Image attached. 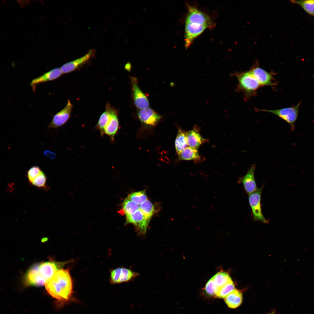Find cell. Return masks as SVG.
Listing matches in <instances>:
<instances>
[{"instance_id":"cell-1","label":"cell","mask_w":314,"mask_h":314,"mask_svg":"<svg viewBox=\"0 0 314 314\" xmlns=\"http://www.w3.org/2000/svg\"><path fill=\"white\" fill-rule=\"evenodd\" d=\"M45 288L53 298L61 301H67L73 293V283L69 270L57 271L46 283Z\"/></svg>"},{"instance_id":"cell-2","label":"cell","mask_w":314,"mask_h":314,"mask_svg":"<svg viewBox=\"0 0 314 314\" xmlns=\"http://www.w3.org/2000/svg\"><path fill=\"white\" fill-rule=\"evenodd\" d=\"M232 75L237 78L238 88L247 96L253 95L260 85L249 71L237 73Z\"/></svg>"},{"instance_id":"cell-3","label":"cell","mask_w":314,"mask_h":314,"mask_svg":"<svg viewBox=\"0 0 314 314\" xmlns=\"http://www.w3.org/2000/svg\"><path fill=\"white\" fill-rule=\"evenodd\" d=\"M301 103L300 101L296 105L292 107L274 110H259V111L269 112L279 117L288 123L291 130L293 131L295 128V124L297 118Z\"/></svg>"},{"instance_id":"cell-4","label":"cell","mask_w":314,"mask_h":314,"mask_svg":"<svg viewBox=\"0 0 314 314\" xmlns=\"http://www.w3.org/2000/svg\"><path fill=\"white\" fill-rule=\"evenodd\" d=\"M263 188L262 186L249 194V201L254 221H259L264 223H267L268 221L263 215L261 206V197Z\"/></svg>"},{"instance_id":"cell-5","label":"cell","mask_w":314,"mask_h":314,"mask_svg":"<svg viewBox=\"0 0 314 314\" xmlns=\"http://www.w3.org/2000/svg\"><path fill=\"white\" fill-rule=\"evenodd\" d=\"M142 126L145 129L154 127L158 122L161 116L150 108L140 109L138 113Z\"/></svg>"},{"instance_id":"cell-6","label":"cell","mask_w":314,"mask_h":314,"mask_svg":"<svg viewBox=\"0 0 314 314\" xmlns=\"http://www.w3.org/2000/svg\"><path fill=\"white\" fill-rule=\"evenodd\" d=\"M73 107L70 100L68 99L65 107L54 115L48 128L57 129L63 125L70 117Z\"/></svg>"},{"instance_id":"cell-7","label":"cell","mask_w":314,"mask_h":314,"mask_svg":"<svg viewBox=\"0 0 314 314\" xmlns=\"http://www.w3.org/2000/svg\"><path fill=\"white\" fill-rule=\"evenodd\" d=\"M70 261L57 262L53 261L42 262L39 263V272L46 282L58 270L61 269L64 265Z\"/></svg>"},{"instance_id":"cell-8","label":"cell","mask_w":314,"mask_h":314,"mask_svg":"<svg viewBox=\"0 0 314 314\" xmlns=\"http://www.w3.org/2000/svg\"><path fill=\"white\" fill-rule=\"evenodd\" d=\"M185 22L196 23L206 25L209 27L212 26V22L206 14L196 8L188 6Z\"/></svg>"},{"instance_id":"cell-9","label":"cell","mask_w":314,"mask_h":314,"mask_svg":"<svg viewBox=\"0 0 314 314\" xmlns=\"http://www.w3.org/2000/svg\"><path fill=\"white\" fill-rule=\"evenodd\" d=\"M139 274L131 270L124 267L117 268L110 272V281L112 284H117L128 281Z\"/></svg>"},{"instance_id":"cell-10","label":"cell","mask_w":314,"mask_h":314,"mask_svg":"<svg viewBox=\"0 0 314 314\" xmlns=\"http://www.w3.org/2000/svg\"><path fill=\"white\" fill-rule=\"evenodd\" d=\"M209 27L206 25L185 23V44L186 48L190 45L193 40Z\"/></svg>"},{"instance_id":"cell-11","label":"cell","mask_w":314,"mask_h":314,"mask_svg":"<svg viewBox=\"0 0 314 314\" xmlns=\"http://www.w3.org/2000/svg\"><path fill=\"white\" fill-rule=\"evenodd\" d=\"M95 53V50L91 49L83 56L65 64L60 68L63 74L68 73L76 70L89 61Z\"/></svg>"},{"instance_id":"cell-12","label":"cell","mask_w":314,"mask_h":314,"mask_svg":"<svg viewBox=\"0 0 314 314\" xmlns=\"http://www.w3.org/2000/svg\"><path fill=\"white\" fill-rule=\"evenodd\" d=\"M133 98L136 107L142 109L148 107V99L138 87L137 79L134 77L131 78Z\"/></svg>"},{"instance_id":"cell-13","label":"cell","mask_w":314,"mask_h":314,"mask_svg":"<svg viewBox=\"0 0 314 314\" xmlns=\"http://www.w3.org/2000/svg\"><path fill=\"white\" fill-rule=\"evenodd\" d=\"M126 223L133 224L142 234H145L150 220L147 218L140 210L133 214L126 216Z\"/></svg>"},{"instance_id":"cell-14","label":"cell","mask_w":314,"mask_h":314,"mask_svg":"<svg viewBox=\"0 0 314 314\" xmlns=\"http://www.w3.org/2000/svg\"><path fill=\"white\" fill-rule=\"evenodd\" d=\"M110 115L104 129L105 134L110 138L112 142L118 130L119 122L117 111L110 105L109 107Z\"/></svg>"},{"instance_id":"cell-15","label":"cell","mask_w":314,"mask_h":314,"mask_svg":"<svg viewBox=\"0 0 314 314\" xmlns=\"http://www.w3.org/2000/svg\"><path fill=\"white\" fill-rule=\"evenodd\" d=\"M39 263L31 266L26 274L24 279L28 285L41 286L46 283L41 275L39 271Z\"/></svg>"},{"instance_id":"cell-16","label":"cell","mask_w":314,"mask_h":314,"mask_svg":"<svg viewBox=\"0 0 314 314\" xmlns=\"http://www.w3.org/2000/svg\"><path fill=\"white\" fill-rule=\"evenodd\" d=\"M255 165H253L243 176L239 178L238 182L243 185L245 191L249 195L256 191L258 188L255 182L254 172Z\"/></svg>"},{"instance_id":"cell-17","label":"cell","mask_w":314,"mask_h":314,"mask_svg":"<svg viewBox=\"0 0 314 314\" xmlns=\"http://www.w3.org/2000/svg\"><path fill=\"white\" fill-rule=\"evenodd\" d=\"M251 73L261 86H272L274 84L272 74L263 69L256 66L250 71Z\"/></svg>"},{"instance_id":"cell-18","label":"cell","mask_w":314,"mask_h":314,"mask_svg":"<svg viewBox=\"0 0 314 314\" xmlns=\"http://www.w3.org/2000/svg\"><path fill=\"white\" fill-rule=\"evenodd\" d=\"M63 74L60 68L53 69L33 79L30 83L33 91H35L38 84L54 80L59 77Z\"/></svg>"},{"instance_id":"cell-19","label":"cell","mask_w":314,"mask_h":314,"mask_svg":"<svg viewBox=\"0 0 314 314\" xmlns=\"http://www.w3.org/2000/svg\"><path fill=\"white\" fill-rule=\"evenodd\" d=\"M224 299L229 307L235 308L238 307L242 303V294L240 291L235 289Z\"/></svg>"},{"instance_id":"cell-20","label":"cell","mask_w":314,"mask_h":314,"mask_svg":"<svg viewBox=\"0 0 314 314\" xmlns=\"http://www.w3.org/2000/svg\"><path fill=\"white\" fill-rule=\"evenodd\" d=\"M186 138L188 146L197 149L205 140L199 133L193 130L186 132Z\"/></svg>"},{"instance_id":"cell-21","label":"cell","mask_w":314,"mask_h":314,"mask_svg":"<svg viewBox=\"0 0 314 314\" xmlns=\"http://www.w3.org/2000/svg\"><path fill=\"white\" fill-rule=\"evenodd\" d=\"M188 146L186 133L179 129L175 141V148L178 155H179Z\"/></svg>"},{"instance_id":"cell-22","label":"cell","mask_w":314,"mask_h":314,"mask_svg":"<svg viewBox=\"0 0 314 314\" xmlns=\"http://www.w3.org/2000/svg\"><path fill=\"white\" fill-rule=\"evenodd\" d=\"M110 104L107 103L105 106V110L100 116L95 129L99 131L100 135L103 137L105 134L104 129L108 119L109 115V107Z\"/></svg>"},{"instance_id":"cell-23","label":"cell","mask_w":314,"mask_h":314,"mask_svg":"<svg viewBox=\"0 0 314 314\" xmlns=\"http://www.w3.org/2000/svg\"><path fill=\"white\" fill-rule=\"evenodd\" d=\"M179 159L183 160H197L200 158L197 149L187 147L179 155Z\"/></svg>"},{"instance_id":"cell-24","label":"cell","mask_w":314,"mask_h":314,"mask_svg":"<svg viewBox=\"0 0 314 314\" xmlns=\"http://www.w3.org/2000/svg\"><path fill=\"white\" fill-rule=\"evenodd\" d=\"M212 278L217 288L216 293L219 288L232 281L228 274L224 272H218Z\"/></svg>"},{"instance_id":"cell-25","label":"cell","mask_w":314,"mask_h":314,"mask_svg":"<svg viewBox=\"0 0 314 314\" xmlns=\"http://www.w3.org/2000/svg\"><path fill=\"white\" fill-rule=\"evenodd\" d=\"M139 209L138 205L126 198L122 203L121 210L126 216L133 214Z\"/></svg>"},{"instance_id":"cell-26","label":"cell","mask_w":314,"mask_h":314,"mask_svg":"<svg viewBox=\"0 0 314 314\" xmlns=\"http://www.w3.org/2000/svg\"><path fill=\"white\" fill-rule=\"evenodd\" d=\"M139 209L147 218L150 220L154 213L155 208L152 203L147 199L140 205Z\"/></svg>"},{"instance_id":"cell-27","label":"cell","mask_w":314,"mask_h":314,"mask_svg":"<svg viewBox=\"0 0 314 314\" xmlns=\"http://www.w3.org/2000/svg\"><path fill=\"white\" fill-rule=\"evenodd\" d=\"M291 1L299 5L308 14L314 16V0H292Z\"/></svg>"},{"instance_id":"cell-28","label":"cell","mask_w":314,"mask_h":314,"mask_svg":"<svg viewBox=\"0 0 314 314\" xmlns=\"http://www.w3.org/2000/svg\"><path fill=\"white\" fill-rule=\"evenodd\" d=\"M127 198L140 205L147 199V196L145 191L142 190L130 194Z\"/></svg>"},{"instance_id":"cell-29","label":"cell","mask_w":314,"mask_h":314,"mask_svg":"<svg viewBox=\"0 0 314 314\" xmlns=\"http://www.w3.org/2000/svg\"><path fill=\"white\" fill-rule=\"evenodd\" d=\"M235 289L234 285L232 281L219 288L216 296L218 298H224Z\"/></svg>"},{"instance_id":"cell-30","label":"cell","mask_w":314,"mask_h":314,"mask_svg":"<svg viewBox=\"0 0 314 314\" xmlns=\"http://www.w3.org/2000/svg\"><path fill=\"white\" fill-rule=\"evenodd\" d=\"M46 175L44 172L41 171L31 184L38 188H44L46 186Z\"/></svg>"},{"instance_id":"cell-31","label":"cell","mask_w":314,"mask_h":314,"mask_svg":"<svg viewBox=\"0 0 314 314\" xmlns=\"http://www.w3.org/2000/svg\"><path fill=\"white\" fill-rule=\"evenodd\" d=\"M41 171L40 167L38 166H34L31 167L27 172V176L29 182L31 184Z\"/></svg>"},{"instance_id":"cell-32","label":"cell","mask_w":314,"mask_h":314,"mask_svg":"<svg viewBox=\"0 0 314 314\" xmlns=\"http://www.w3.org/2000/svg\"><path fill=\"white\" fill-rule=\"evenodd\" d=\"M205 290L209 295L216 296L217 288L213 278L210 279L206 284Z\"/></svg>"},{"instance_id":"cell-33","label":"cell","mask_w":314,"mask_h":314,"mask_svg":"<svg viewBox=\"0 0 314 314\" xmlns=\"http://www.w3.org/2000/svg\"><path fill=\"white\" fill-rule=\"evenodd\" d=\"M44 154L51 159H53L56 157V154L53 151L49 150H46L43 152Z\"/></svg>"},{"instance_id":"cell-34","label":"cell","mask_w":314,"mask_h":314,"mask_svg":"<svg viewBox=\"0 0 314 314\" xmlns=\"http://www.w3.org/2000/svg\"><path fill=\"white\" fill-rule=\"evenodd\" d=\"M274 312L273 311L271 313H268V314H274Z\"/></svg>"}]
</instances>
